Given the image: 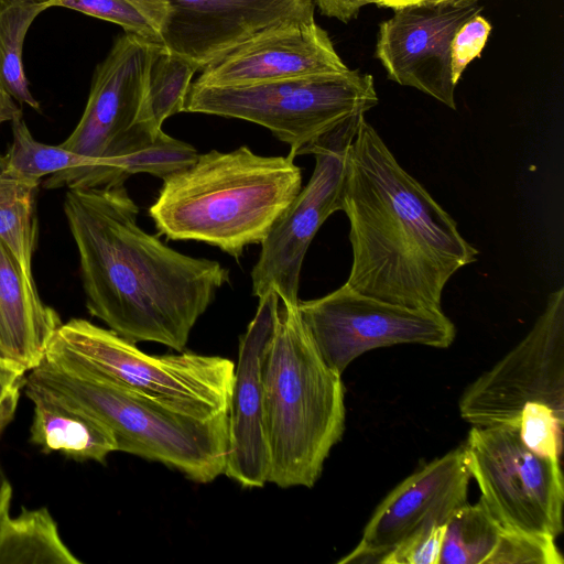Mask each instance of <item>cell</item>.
<instances>
[{"label": "cell", "mask_w": 564, "mask_h": 564, "mask_svg": "<svg viewBox=\"0 0 564 564\" xmlns=\"http://www.w3.org/2000/svg\"><path fill=\"white\" fill-rule=\"evenodd\" d=\"M44 358L203 415L229 410L235 364L228 358L191 351L149 355L84 318L62 323Z\"/></svg>", "instance_id": "cell-6"}, {"label": "cell", "mask_w": 564, "mask_h": 564, "mask_svg": "<svg viewBox=\"0 0 564 564\" xmlns=\"http://www.w3.org/2000/svg\"><path fill=\"white\" fill-rule=\"evenodd\" d=\"M471 476L464 446L423 465L378 505L356 547L339 564L379 558L408 535L430 523L445 524L467 503Z\"/></svg>", "instance_id": "cell-14"}, {"label": "cell", "mask_w": 564, "mask_h": 564, "mask_svg": "<svg viewBox=\"0 0 564 564\" xmlns=\"http://www.w3.org/2000/svg\"><path fill=\"white\" fill-rule=\"evenodd\" d=\"M321 12L341 22H348L355 18L360 9L367 4L376 3V0H314Z\"/></svg>", "instance_id": "cell-32"}, {"label": "cell", "mask_w": 564, "mask_h": 564, "mask_svg": "<svg viewBox=\"0 0 564 564\" xmlns=\"http://www.w3.org/2000/svg\"><path fill=\"white\" fill-rule=\"evenodd\" d=\"M159 43L200 69L235 46L276 26L314 22L313 0H167Z\"/></svg>", "instance_id": "cell-15"}, {"label": "cell", "mask_w": 564, "mask_h": 564, "mask_svg": "<svg viewBox=\"0 0 564 564\" xmlns=\"http://www.w3.org/2000/svg\"><path fill=\"white\" fill-rule=\"evenodd\" d=\"M37 185L11 177L4 171L0 173V239L30 274L37 240Z\"/></svg>", "instance_id": "cell-25"}, {"label": "cell", "mask_w": 564, "mask_h": 564, "mask_svg": "<svg viewBox=\"0 0 564 564\" xmlns=\"http://www.w3.org/2000/svg\"><path fill=\"white\" fill-rule=\"evenodd\" d=\"M29 1H33V2H39V3H47L51 1V0H29Z\"/></svg>", "instance_id": "cell-36"}, {"label": "cell", "mask_w": 564, "mask_h": 564, "mask_svg": "<svg viewBox=\"0 0 564 564\" xmlns=\"http://www.w3.org/2000/svg\"><path fill=\"white\" fill-rule=\"evenodd\" d=\"M63 209L89 314L133 344L182 351L217 291L229 283V270L141 229L139 207L123 184L68 188Z\"/></svg>", "instance_id": "cell-1"}, {"label": "cell", "mask_w": 564, "mask_h": 564, "mask_svg": "<svg viewBox=\"0 0 564 564\" xmlns=\"http://www.w3.org/2000/svg\"><path fill=\"white\" fill-rule=\"evenodd\" d=\"M0 564H82L47 508L22 509L0 524Z\"/></svg>", "instance_id": "cell-20"}, {"label": "cell", "mask_w": 564, "mask_h": 564, "mask_svg": "<svg viewBox=\"0 0 564 564\" xmlns=\"http://www.w3.org/2000/svg\"><path fill=\"white\" fill-rule=\"evenodd\" d=\"M364 116L344 120L305 151L315 158L312 176L260 243L251 270L252 295L258 299L273 290L282 305L299 304L304 257L324 221L341 210L347 152Z\"/></svg>", "instance_id": "cell-10"}, {"label": "cell", "mask_w": 564, "mask_h": 564, "mask_svg": "<svg viewBox=\"0 0 564 564\" xmlns=\"http://www.w3.org/2000/svg\"><path fill=\"white\" fill-rule=\"evenodd\" d=\"M301 188L302 170L292 152L212 150L163 180L149 214L167 239L205 242L238 260L267 238Z\"/></svg>", "instance_id": "cell-3"}, {"label": "cell", "mask_w": 564, "mask_h": 564, "mask_svg": "<svg viewBox=\"0 0 564 564\" xmlns=\"http://www.w3.org/2000/svg\"><path fill=\"white\" fill-rule=\"evenodd\" d=\"M299 311L319 355L340 375L368 350L399 344L447 348L456 336L443 311L387 303L346 283L322 297L299 301Z\"/></svg>", "instance_id": "cell-11"}, {"label": "cell", "mask_w": 564, "mask_h": 564, "mask_svg": "<svg viewBox=\"0 0 564 564\" xmlns=\"http://www.w3.org/2000/svg\"><path fill=\"white\" fill-rule=\"evenodd\" d=\"M341 375L322 358L300 315L284 306L263 364L268 482L312 488L345 430Z\"/></svg>", "instance_id": "cell-4"}, {"label": "cell", "mask_w": 564, "mask_h": 564, "mask_svg": "<svg viewBox=\"0 0 564 564\" xmlns=\"http://www.w3.org/2000/svg\"><path fill=\"white\" fill-rule=\"evenodd\" d=\"M491 24L480 14L466 21L455 33L451 46V69L457 85L467 65L479 57L486 45Z\"/></svg>", "instance_id": "cell-30"}, {"label": "cell", "mask_w": 564, "mask_h": 564, "mask_svg": "<svg viewBox=\"0 0 564 564\" xmlns=\"http://www.w3.org/2000/svg\"><path fill=\"white\" fill-rule=\"evenodd\" d=\"M564 415L542 403L527 404L519 416L517 431L533 453L560 460Z\"/></svg>", "instance_id": "cell-28"}, {"label": "cell", "mask_w": 564, "mask_h": 564, "mask_svg": "<svg viewBox=\"0 0 564 564\" xmlns=\"http://www.w3.org/2000/svg\"><path fill=\"white\" fill-rule=\"evenodd\" d=\"M501 529L480 500L465 503L445 523L438 564H486Z\"/></svg>", "instance_id": "cell-23"}, {"label": "cell", "mask_w": 564, "mask_h": 564, "mask_svg": "<svg viewBox=\"0 0 564 564\" xmlns=\"http://www.w3.org/2000/svg\"><path fill=\"white\" fill-rule=\"evenodd\" d=\"M381 22L376 57L391 80L456 109L451 46L457 30L480 14L477 1L409 4Z\"/></svg>", "instance_id": "cell-13"}, {"label": "cell", "mask_w": 564, "mask_h": 564, "mask_svg": "<svg viewBox=\"0 0 564 564\" xmlns=\"http://www.w3.org/2000/svg\"><path fill=\"white\" fill-rule=\"evenodd\" d=\"M62 7L109 21L151 43H159L170 17L167 0H51Z\"/></svg>", "instance_id": "cell-26"}, {"label": "cell", "mask_w": 564, "mask_h": 564, "mask_svg": "<svg viewBox=\"0 0 564 564\" xmlns=\"http://www.w3.org/2000/svg\"><path fill=\"white\" fill-rule=\"evenodd\" d=\"M347 69L314 21L283 24L249 39L204 66L194 83L242 86Z\"/></svg>", "instance_id": "cell-17"}, {"label": "cell", "mask_w": 564, "mask_h": 564, "mask_svg": "<svg viewBox=\"0 0 564 564\" xmlns=\"http://www.w3.org/2000/svg\"><path fill=\"white\" fill-rule=\"evenodd\" d=\"M463 446L480 501L503 529L554 539L563 532L560 460L530 451L512 427L471 426Z\"/></svg>", "instance_id": "cell-8"}, {"label": "cell", "mask_w": 564, "mask_h": 564, "mask_svg": "<svg viewBox=\"0 0 564 564\" xmlns=\"http://www.w3.org/2000/svg\"><path fill=\"white\" fill-rule=\"evenodd\" d=\"M455 1H477V0H376V4L380 6V7L395 9V8L409 6V4L455 2Z\"/></svg>", "instance_id": "cell-35"}, {"label": "cell", "mask_w": 564, "mask_h": 564, "mask_svg": "<svg viewBox=\"0 0 564 564\" xmlns=\"http://www.w3.org/2000/svg\"><path fill=\"white\" fill-rule=\"evenodd\" d=\"M378 102L372 76L348 68L242 86L192 83L183 111L257 123L296 156L344 120L365 115Z\"/></svg>", "instance_id": "cell-7"}, {"label": "cell", "mask_w": 564, "mask_h": 564, "mask_svg": "<svg viewBox=\"0 0 564 564\" xmlns=\"http://www.w3.org/2000/svg\"><path fill=\"white\" fill-rule=\"evenodd\" d=\"M25 381L100 420L113 433L118 452L164 464L198 484L224 475L228 412L203 415L45 358Z\"/></svg>", "instance_id": "cell-5"}, {"label": "cell", "mask_w": 564, "mask_h": 564, "mask_svg": "<svg viewBox=\"0 0 564 564\" xmlns=\"http://www.w3.org/2000/svg\"><path fill=\"white\" fill-rule=\"evenodd\" d=\"M545 404L564 415V289L552 292L529 333L462 393L471 426L517 429L522 409Z\"/></svg>", "instance_id": "cell-9"}, {"label": "cell", "mask_w": 564, "mask_h": 564, "mask_svg": "<svg viewBox=\"0 0 564 564\" xmlns=\"http://www.w3.org/2000/svg\"><path fill=\"white\" fill-rule=\"evenodd\" d=\"M200 67L166 47L151 43L145 96L139 122L161 130L171 116L182 112L194 74Z\"/></svg>", "instance_id": "cell-21"}, {"label": "cell", "mask_w": 564, "mask_h": 564, "mask_svg": "<svg viewBox=\"0 0 564 564\" xmlns=\"http://www.w3.org/2000/svg\"><path fill=\"white\" fill-rule=\"evenodd\" d=\"M444 531L445 524H426L384 553L378 563L438 564Z\"/></svg>", "instance_id": "cell-29"}, {"label": "cell", "mask_w": 564, "mask_h": 564, "mask_svg": "<svg viewBox=\"0 0 564 564\" xmlns=\"http://www.w3.org/2000/svg\"><path fill=\"white\" fill-rule=\"evenodd\" d=\"M279 296L269 290L240 337L228 410V454L224 475L243 488L268 484L263 427V364L279 316Z\"/></svg>", "instance_id": "cell-16"}, {"label": "cell", "mask_w": 564, "mask_h": 564, "mask_svg": "<svg viewBox=\"0 0 564 564\" xmlns=\"http://www.w3.org/2000/svg\"><path fill=\"white\" fill-rule=\"evenodd\" d=\"M26 370L0 357V434L14 417Z\"/></svg>", "instance_id": "cell-31"}, {"label": "cell", "mask_w": 564, "mask_h": 564, "mask_svg": "<svg viewBox=\"0 0 564 564\" xmlns=\"http://www.w3.org/2000/svg\"><path fill=\"white\" fill-rule=\"evenodd\" d=\"M352 262L346 284L410 308L443 311L446 283L477 260L456 221L360 119L346 159L343 207Z\"/></svg>", "instance_id": "cell-2"}, {"label": "cell", "mask_w": 564, "mask_h": 564, "mask_svg": "<svg viewBox=\"0 0 564 564\" xmlns=\"http://www.w3.org/2000/svg\"><path fill=\"white\" fill-rule=\"evenodd\" d=\"M22 116L21 108L14 102V99L0 87V123L12 121Z\"/></svg>", "instance_id": "cell-34"}, {"label": "cell", "mask_w": 564, "mask_h": 564, "mask_svg": "<svg viewBox=\"0 0 564 564\" xmlns=\"http://www.w3.org/2000/svg\"><path fill=\"white\" fill-rule=\"evenodd\" d=\"M61 324L56 311L40 299L33 275L0 239V357L31 370Z\"/></svg>", "instance_id": "cell-18"}, {"label": "cell", "mask_w": 564, "mask_h": 564, "mask_svg": "<svg viewBox=\"0 0 564 564\" xmlns=\"http://www.w3.org/2000/svg\"><path fill=\"white\" fill-rule=\"evenodd\" d=\"M151 42L130 33L118 36L97 65L77 126L61 144L91 159L132 152L162 130L139 122L147 87Z\"/></svg>", "instance_id": "cell-12"}, {"label": "cell", "mask_w": 564, "mask_h": 564, "mask_svg": "<svg viewBox=\"0 0 564 564\" xmlns=\"http://www.w3.org/2000/svg\"><path fill=\"white\" fill-rule=\"evenodd\" d=\"M46 9V3L0 0V87L14 100L36 111H41V107L29 89L22 50L32 22Z\"/></svg>", "instance_id": "cell-22"}, {"label": "cell", "mask_w": 564, "mask_h": 564, "mask_svg": "<svg viewBox=\"0 0 564 564\" xmlns=\"http://www.w3.org/2000/svg\"><path fill=\"white\" fill-rule=\"evenodd\" d=\"M197 150L166 134L163 129L145 145L127 154L106 159L102 186L122 185L133 174L145 173L164 180L192 165Z\"/></svg>", "instance_id": "cell-24"}, {"label": "cell", "mask_w": 564, "mask_h": 564, "mask_svg": "<svg viewBox=\"0 0 564 564\" xmlns=\"http://www.w3.org/2000/svg\"><path fill=\"white\" fill-rule=\"evenodd\" d=\"M23 391L33 404L30 440L44 453L102 463L118 452L113 433L87 411L28 381Z\"/></svg>", "instance_id": "cell-19"}, {"label": "cell", "mask_w": 564, "mask_h": 564, "mask_svg": "<svg viewBox=\"0 0 564 564\" xmlns=\"http://www.w3.org/2000/svg\"><path fill=\"white\" fill-rule=\"evenodd\" d=\"M555 539L545 534L501 529L486 564H563Z\"/></svg>", "instance_id": "cell-27"}, {"label": "cell", "mask_w": 564, "mask_h": 564, "mask_svg": "<svg viewBox=\"0 0 564 564\" xmlns=\"http://www.w3.org/2000/svg\"><path fill=\"white\" fill-rule=\"evenodd\" d=\"M12 486L0 464V524L10 516Z\"/></svg>", "instance_id": "cell-33"}]
</instances>
